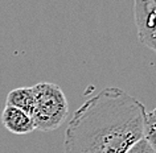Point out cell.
<instances>
[{
  "label": "cell",
  "instance_id": "3957f363",
  "mask_svg": "<svg viewBox=\"0 0 156 153\" xmlns=\"http://www.w3.org/2000/svg\"><path fill=\"white\" fill-rule=\"evenodd\" d=\"M134 20L139 41L156 53V0H134Z\"/></svg>",
  "mask_w": 156,
  "mask_h": 153
},
{
  "label": "cell",
  "instance_id": "8992f818",
  "mask_svg": "<svg viewBox=\"0 0 156 153\" xmlns=\"http://www.w3.org/2000/svg\"><path fill=\"white\" fill-rule=\"evenodd\" d=\"M143 139H146L147 143L156 152V108L147 112V115H146Z\"/></svg>",
  "mask_w": 156,
  "mask_h": 153
},
{
  "label": "cell",
  "instance_id": "6da1fadb",
  "mask_svg": "<svg viewBox=\"0 0 156 153\" xmlns=\"http://www.w3.org/2000/svg\"><path fill=\"white\" fill-rule=\"evenodd\" d=\"M146 107L119 87H106L73 113L64 153H126L143 139Z\"/></svg>",
  "mask_w": 156,
  "mask_h": 153
},
{
  "label": "cell",
  "instance_id": "5b68a950",
  "mask_svg": "<svg viewBox=\"0 0 156 153\" xmlns=\"http://www.w3.org/2000/svg\"><path fill=\"white\" fill-rule=\"evenodd\" d=\"M7 104L32 115L34 107L33 87H17L11 90L7 95Z\"/></svg>",
  "mask_w": 156,
  "mask_h": 153
},
{
  "label": "cell",
  "instance_id": "7a4b0ae2",
  "mask_svg": "<svg viewBox=\"0 0 156 153\" xmlns=\"http://www.w3.org/2000/svg\"><path fill=\"white\" fill-rule=\"evenodd\" d=\"M34 107L32 117L36 129L49 132L60 128L68 117L69 104L64 91L56 83L40 82L33 86Z\"/></svg>",
  "mask_w": 156,
  "mask_h": 153
},
{
  "label": "cell",
  "instance_id": "52a82bcc",
  "mask_svg": "<svg viewBox=\"0 0 156 153\" xmlns=\"http://www.w3.org/2000/svg\"><path fill=\"white\" fill-rule=\"evenodd\" d=\"M126 153H156L152 147L147 143L146 139H142L140 141H138L134 147H131Z\"/></svg>",
  "mask_w": 156,
  "mask_h": 153
},
{
  "label": "cell",
  "instance_id": "277c9868",
  "mask_svg": "<svg viewBox=\"0 0 156 153\" xmlns=\"http://www.w3.org/2000/svg\"><path fill=\"white\" fill-rule=\"evenodd\" d=\"M0 119L7 131L13 135H28L36 129L32 115L8 104H5Z\"/></svg>",
  "mask_w": 156,
  "mask_h": 153
}]
</instances>
